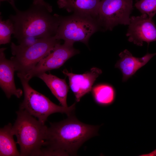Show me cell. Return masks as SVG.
I'll return each instance as SVG.
<instances>
[{"label":"cell","instance_id":"1","mask_svg":"<svg viewBox=\"0 0 156 156\" xmlns=\"http://www.w3.org/2000/svg\"><path fill=\"white\" fill-rule=\"evenodd\" d=\"M50 124L43 148L44 156L76 155L84 143L97 135L100 127L82 122L74 115Z\"/></svg>","mask_w":156,"mask_h":156},{"label":"cell","instance_id":"2","mask_svg":"<svg viewBox=\"0 0 156 156\" xmlns=\"http://www.w3.org/2000/svg\"><path fill=\"white\" fill-rule=\"evenodd\" d=\"M15 12L9 17L14 26V37L18 41L27 36L38 38L54 36L59 23V15H52L44 6L32 4L21 11L15 5L14 0L8 1Z\"/></svg>","mask_w":156,"mask_h":156},{"label":"cell","instance_id":"3","mask_svg":"<svg viewBox=\"0 0 156 156\" xmlns=\"http://www.w3.org/2000/svg\"><path fill=\"white\" fill-rule=\"evenodd\" d=\"M12 131L17 138L20 156H40L44 147L48 127L25 110L16 112Z\"/></svg>","mask_w":156,"mask_h":156},{"label":"cell","instance_id":"4","mask_svg":"<svg viewBox=\"0 0 156 156\" xmlns=\"http://www.w3.org/2000/svg\"><path fill=\"white\" fill-rule=\"evenodd\" d=\"M17 75L20 79L24 93V99L20 105V109L37 118L44 124L48 116L53 113L65 114L68 116L74 115L75 103L66 107L57 105L33 89L29 85V81L21 75L17 74Z\"/></svg>","mask_w":156,"mask_h":156},{"label":"cell","instance_id":"5","mask_svg":"<svg viewBox=\"0 0 156 156\" xmlns=\"http://www.w3.org/2000/svg\"><path fill=\"white\" fill-rule=\"evenodd\" d=\"M59 40L54 36L39 38L34 44L28 47L16 45L12 42L10 60L17 73L25 74L31 69L50 53Z\"/></svg>","mask_w":156,"mask_h":156},{"label":"cell","instance_id":"6","mask_svg":"<svg viewBox=\"0 0 156 156\" xmlns=\"http://www.w3.org/2000/svg\"><path fill=\"white\" fill-rule=\"evenodd\" d=\"M59 25L54 36L58 40L73 44L76 42L87 45L90 36L99 29L94 18L79 14L63 17L59 16Z\"/></svg>","mask_w":156,"mask_h":156},{"label":"cell","instance_id":"7","mask_svg":"<svg viewBox=\"0 0 156 156\" xmlns=\"http://www.w3.org/2000/svg\"><path fill=\"white\" fill-rule=\"evenodd\" d=\"M133 0H101L95 20L99 27L112 30L118 24L129 25Z\"/></svg>","mask_w":156,"mask_h":156},{"label":"cell","instance_id":"8","mask_svg":"<svg viewBox=\"0 0 156 156\" xmlns=\"http://www.w3.org/2000/svg\"><path fill=\"white\" fill-rule=\"evenodd\" d=\"M79 52L73 47V44L64 42L57 44L53 50L44 58L31 69L25 74H20L29 81L32 77L51 70L62 66L69 59Z\"/></svg>","mask_w":156,"mask_h":156},{"label":"cell","instance_id":"9","mask_svg":"<svg viewBox=\"0 0 156 156\" xmlns=\"http://www.w3.org/2000/svg\"><path fill=\"white\" fill-rule=\"evenodd\" d=\"M128 25L126 35L129 42L141 46L144 42L148 45L150 42L156 41V26L152 18L146 14L131 17Z\"/></svg>","mask_w":156,"mask_h":156},{"label":"cell","instance_id":"10","mask_svg":"<svg viewBox=\"0 0 156 156\" xmlns=\"http://www.w3.org/2000/svg\"><path fill=\"white\" fill-rule=\"evenodd\" d=\"M63 73L68 77L69 87L74 94L76 102H79L85 95L91 91L92 86L97 78L102 73L101 69L96 67L82 74L69 72L65 69Z\"/></svg>","mask_w":156,"mask_h":156},{"label":"cell","instance_id":"11","mask_svg":"<svg viewBox=\"0 0 156 156\" xmlns=\"http://www.w3.org/2000/svg\"><path fill=\"white\" fill-rule=\"evenodd\" d=\"M5 48L0 49V86L6 97L9 98L12 95L20 98L23 91L16 86L14 77L16 70L11 60L7 59L4 51Z\"/></svg>","mask_w":156,"mask_h":156},{"label":"cell","instance_id":"12","mask_svg":"<svg viewBox=\"0 0 156 156\" xmlns=\"http://www.w3.org/2000/svg\"><path fill=\"white\" fill-rule=\"evenodd\" d=\"M156 55V53H147L143 57L138 58L133 56L127 49L120 53L119 55L120 59L117 62L115 66L121 72L123 76L122 81H126Z\"/></svg>","mask_w":156,"mask_h":156},{"label":"cell","instance_id":"13","mask_svg":"<svg viewBox=\"0 0 156 156\" xmlns=\"http://www.w3.org/2000/svg\"><path fill=\"white\" fill-rule=\"evenodd\" d=\"M101 0H57L60 8L91 17L95 20Z\"/></svg>","mask_w":156,"mask_h":156},{"label":"cell","instance_id":"14","mask_svg":"<svg viewBox=\"0 0 156 156\" xmlns=\"http://www.w3.org/2000/svg\"><path fill=\"white\" fill-rule=\"evenodd\" d=\"M37 77L42 79L50 90L52 93L60 102L61 106L68 107L67 97L69 87L65 78L60 79L51 74L46 73L39 75Z\"/></svg>","mask_w":156,"mask_h":156},{"label":"cell","instance_id":"15","mask_svg":"<svg viewBox=\"0 0 156 156\" xmlns=\"http://www.w3.org/2000/svg\"><path fill=\"white\" fill-rule=\"evenodd\" d=\"M12 125L9 123L0 130V156H20L12 131Z\"/></svg>","mask_w":156,"mask_h":156},{"label":"cell","instance_id":"16","mask_svg":"<svg viewBox=\"0 0 156 156\" xmlns=\"http://www.w3.org/2000/svg\"><path fill=\"white\" fill-rule=\"evenodd\" d=\"M93 99L95 103L102 106H107L112 104L116 98V92L114 88L107 84H97L91 90Z\"/></svg>","mask_w":156,"mask_h":156},{"label":"cell","instance_id":"17","mask_svg":"<svg viewBox=\"0 0 156 156\" xmlns=\"http://www.w3.org/2000/svg\"><path fill=\"white\" fill-rule=\"evenodd\" d=\"M14 28L13 24L10 19L2 20L0 18V44L9 43L11 40V36L13 34Z\"/></svg>","mask_w":156,"mask_h":156},{"label":"cell","instance_id":"18","mask_svg":"<svg viewBox=\"0 0 156 156\" xmlns=\"http://www.w3.org/2000/svg\"><path fill=\"white\" fill-rule=\"evenodd\" d=\"M135 6L142 14L151 18L156 14V0H136Z\"/></svg>","mask_w":156,"mask_h":156},{"label":"cell","instance_id":"19","mask_svg":"<svg viewBox=\"0 0 156 156\" xmlns=\"http://www.w3.org/2000/svg\"><path fill=\"white\" fill-rule=\"evenodd\" d=\"M39 38L33 36H27L18 41L19 45L23 47H28L36 42Z\"/></svg>","mask_w":156,"mask_h":156},{"label":"cell","instance_id":"20","mask_svg":"<svg viewBox=\"0 0 156 156\" xmlns=\"http://www.w3.org/2000/svg\"><path fill=\"white\" fill-rule=\"evenodd\" d=\"M33 4L44 6L50 12H51L52 11V6L49 3L45 2L44 0H33Z\"/></svg>","mask_w":156,"mask_h":156},{"label":"cell","instance_id":"21","mask_svg":"<svg viewBox=\"0 0 156 156\" xmlns=\"http://www.w3.org/2000/svg\"><path fill=\"white\" fill-rule=\"evenodd\" d=\"M148 155L156 156V149Z\"/></svg>","mask_w":156,"mask_h":156},{"label":"cell","instance_id":"22","mask_svg":"<svg viewBox=\"0 0 156 156\" xmlns=\"http://www.w3.org/2000/svg\"><path fill=\"white\" fill-rule=\"evenodd\" d=\"M13 0H0V1H13Z\"/></svg>","mask_w":156,"mask_h":156}]
</instances>
